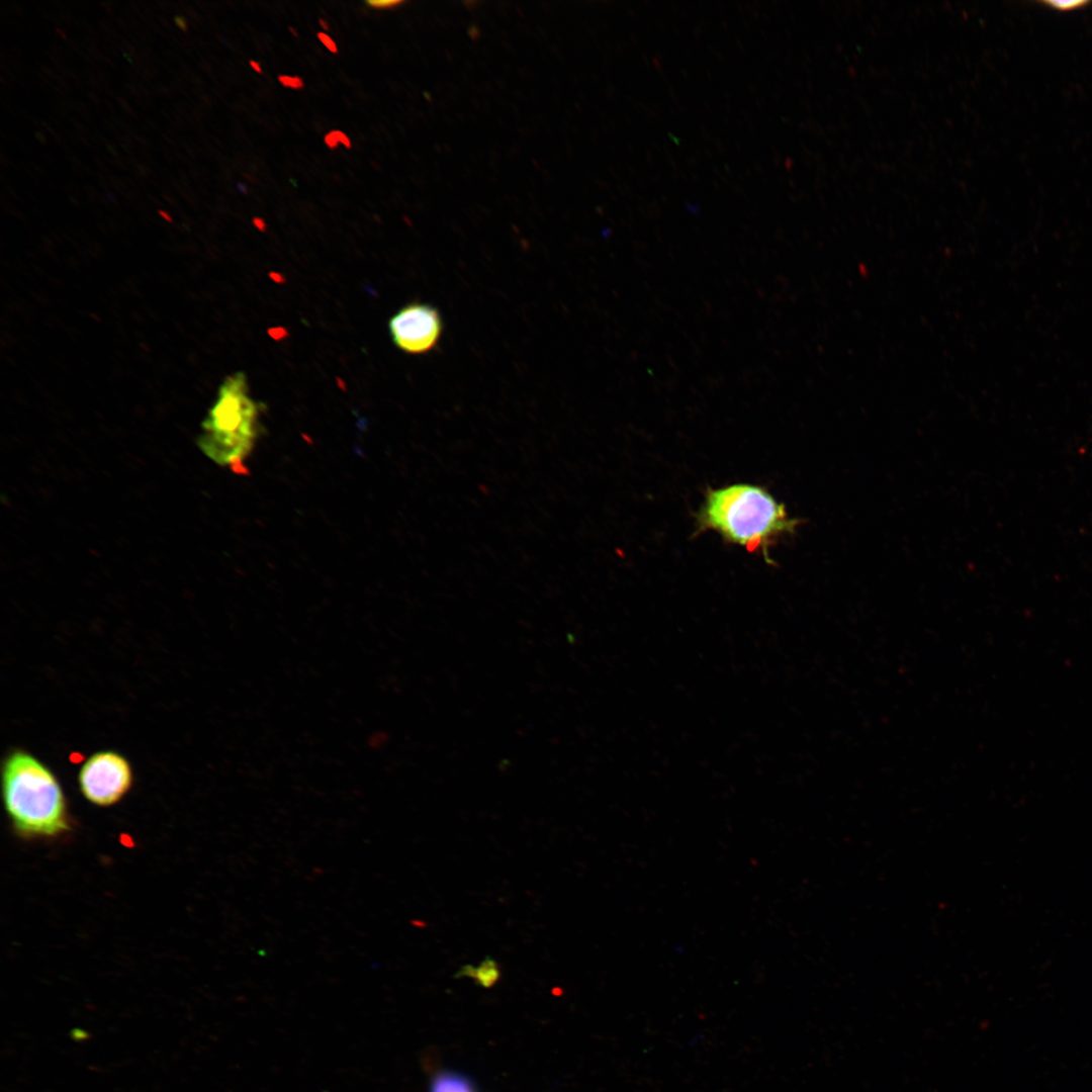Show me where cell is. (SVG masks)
Segmentation results:
<instances>
[{
	"label": "cell",
	"mask_w": 1092,
	"mask_h": 1092,
	"mask_svg": "<svg viewBox=\"0 0 1092 1092\" xmlns=\"http://www.w3.org/2000/svg\"><path fill=\"white\" fill-rule=\"evenodd\" d=\"M261 404L250 394L243 372L229 375L202 422L197 445L211 461L245 473L260 434Z\"/></svg>",
	"instance_id": "obj_3"
},
{
	"label": "cell",
	"mask_w": 1092,
	"mask_h": 1092,
	"mask_svg": "<svg viewBox=\"0 0 1092 1092\" xmlns=\"http://www.w3.org/2000/svg\"><path fill=\"white\" fill-rule=\"evenodd\" d=\"M317 23H318L320 27L322 28V31L327 32V31L330 30V24H329L327 19L321 17V18H318Z\"/></svg>",
	"instance_id": "obj_15"
},
{
	"label": "cell",
	"mask_w": 1092,
	"mask_h": 1092,
	"mask_svg": "<svg viewBox=\"0 0 1092 1092\" xmlns=\"http://www.w3.org/2000/svg\"><path fill=\"white\" fill-rule=\"evenodd\" d=\"M133 769L128 759L115 750H100L81 765L78 785L91 804L109 807L120 802L133 785Z\"/></svg>",
	"instance_id": "obj_4"
},
{
	"label": "cell",
	"mask_w": 1092,
	"mask_h": 1092,
	"mask_svg": "<svg viewBox=\"0 0 1092 1092\" xmlns=\"http://www.w3.org/2000/svg\"><path fill=\"white\" fill-rule=\"evenodd\" d=\"M455 976L472 978L478 985L488 988L499 979L500 971L494 959L485 957L477 967L465 965Z\"/></svg>",
	"instance_id": "obj_6"
},
{
	"label": "cell",
	"mask_w": 1092,
	"mask_h": 1092,
	"mask_svg": "<svg viewBox=\"0 0 1092 1092\" xmlns=\"http://www.w3.org/2000/svg\"><path fill=\"white\" fill-rule=\"evenodd\" d=\"M287 29H288V32H289V33H290V34H291L292 36H294V37H298V36H299V31H298V30H297V28H296V27H294L293 25H289V26L287 27Z\"/></svg>",
	"instance_id": "obj_17"
},
{
	"label": "cell",
	"mask_w": 1092,
	"mask_h": 1092,
	"mask_svg": "<svg viewBox=\"0 0 1092 1092\" xmlns=\"http://www.w3.org/2000/svg\"><path fill=\"white\" fill-rule=\"evenodd\" d=\"M697 533L712 530L728 543L762 555L775 564L769 549L786 534H793L798 524L791 519L784 504L764 487L735 483L709 488L696 514Z\"/></svg>",
	"instance_id": "obj_2"
},
{
	"label": "cell",
	"mask_w": 1092,
	"mask_h": 1092,
	"mask_svg": "<svg viewBox=\"0 0 1092 1092\" xmlns=\"http://www.w3.org/2000/svg\"><path fill=\"white\" fill-rule=\"evenodd\" d=\"M316 38L330 53L334 55L339 53L337 42L328 32L322 30L316 32Z\"/></svg>",
	"instance_id": "obj_11"
},
{
	"label": "cell",
	"mask_w": 1092,
	"mask_h": 1092,
	"mask_svg": "<svg viewBox=\"0 0 1092 1092\" xmlns=\"http://www.w3.org/2000/svg\"><path fill=\"white\" fill-rule=\"evenodd\" d=\"M432 1092H472L469 1084L460 1077L441 1076L432 1086Z\"/></svg>",
	"instance_id": "obj_7"
},
{
	"label": "cell",
	"mask_w": 1092,
	"mask_h": 1092,
	"mask_svg": "<svg viewBox=\"0 0 1092 1092\" xmlns=\"http://www.w3.org/2000/svg\"><path fill=\"white\" fill-rule=\"evenodd\" d=\"M175 22L182 30H187V23L183 17H175Z\"/></svg>",
	"instance_id": "obj_16"
},
{
	"label": "cell",
	"mask_w": 1092,
	"mask_h": 1092,
	"mask_svg": "<svg viewBox=\"0 0 1092 1092\" xmlns=\"http://www.w3.org/2000/svg\"><path fill=\"white\" fill-rule=\"evenodd\" d=\"M1 794L14 833L26 840L57 839L72 829L59 779L35 755L9 750L1 763Z\"/></svg>",
	"instance_id": "obj_1"
},
{
	"label": "cell",
	"mask_w": 1092,
	"mask_h": 1092,
	"mask_svg": "<svg viewBox=\"0 0 1092 1092\" xmlns=\"http://www.w3.org/2000/svg\"><path fill=\"white\" fill-rule=\"evenodd\" d=\"M1041 4L1049 6L1051 9L1058 11H1071L1082 8L1089 4L1088 1L1070 0V1H1041Z\"/></svg>",
	"instance_id": "obj_8"
},
{
	"label": "cell",
	"mask_w": 1092,
	"mask_h": 1092,
	"mask_svg": "<svg viewBox=\"0 0 1092 1092\" xmlns=\"http://www.w3.org/2000/svg\"><path fill=\"white\" fill-rule=\"evenodd\" d=\"M254 222L259 229H262L264 226V221L262 218L256 217L254 219Z\"/></svg>",
	"instance_id": "obj_18"
},
{
	"label": "cell",
	"mask_w": 1092,
	"mask_h": 1092,
	"mask_svg": "<svg viewBox=\"0 0 1092 1092\" xmlns=\"http://www.w3.org/2000/svg\"><path fill=\"white\" fill-rule=\"evenodd\" d=\"M395 346L407 354L420 355L434 350L443 334V320L435 306L414 302L401 307L388 323Z\"/></svg>",
	"instance_id": "obj_5"
},
{
	"label": "cell",
	"mask_w": 1092,
	"mask_h": 1092,
	"mask_svg": "<svg viewBox=\"0 0 1092 1092\" xmlns=\"http://www.w3.org/2000/svg\"><path fill=\"white\" fill-rule=\"evenodd\" d=\"M401 0H368L366 5L373 10H390L402 5Z\"/></svg>",
	"instance_id": "obj_10"
},
{
	"label": "cell",
	"mask_w": 1092,
	"mask_h": 1092,
	"mask_svg": "<svg viewBox=\"0 0 1092 1092\" xmlns=\"http://www.w3.org/2000/svg\"><path fill=\"white\" fill-rule=\"evenodd\" d=\"M323 141L326 147L330 150H336L340 147V144L332 130H329L327 133H325Z\"/></svg>",
	"instance_id": "obj_13"
},
{
	"label": "cell",
	"mask_w": 1092,
	"mask_h": 1092,
	"mask_svg": "<svg viewBox=\"0 0 1092 1092\" xmlns=\"http://www.w3.org/2000/svg\"><path fill=\"white\" fill-rule=\"evenodd\" d=\"M277 82L283 87L292 90H301L304 88V80L297 75L280 74L277 76Z\"/></svg>",
	"instance_id": "obj_9"
},
{
	"label": "cell",
	"mask_w": 1092,
	"mask_h": 1092,
	"mask_svg": "<svg viewBox=\"0 0 1092 1092\" xmlns=\"http://www.w3.org/2000/svg\"><path fill=\"white\" fill-rule=\"evenodd\" d=\"M331 130L334 133V135L336 136V139L339 142L340 146L344 147L347 150H350L352 148V141H351L350 136L345 131H343L341 129H337V128L336 129H331Z\"/></svg>",
	"instance_id": "obj_12"
},
{
	"label": "cell",
	"mask_w": 1092,
	"mask_h": 1092,
	"mask_svg": "<svg viewBox=\"0 0 1092 1092\" xmlns=\"http://www.w3.org/2000/svg\"><path fill=\"white\" fill-rule=\"evenodd\" d=\"M249 66H250V68H251V69H252L253 71H255L256 73H258V74H262V73H263V68H262V65H261V63H260V62H258V61H256V60H253V59H251V60H249Z\"/></svg>",
	"instance_id": "obj_14"
}]
</instances>
